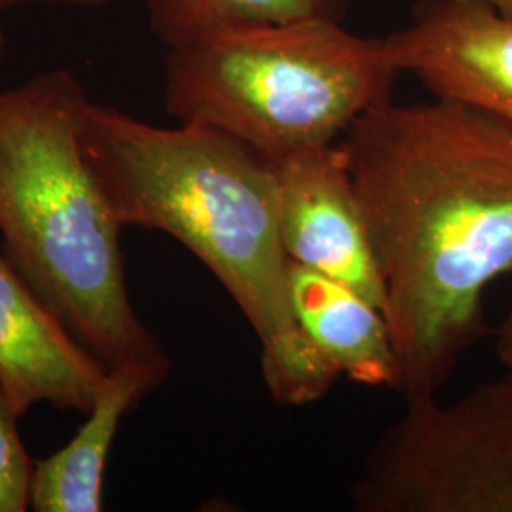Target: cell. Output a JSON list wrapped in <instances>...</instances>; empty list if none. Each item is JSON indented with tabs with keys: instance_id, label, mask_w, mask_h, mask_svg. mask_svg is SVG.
<instances>
[{
	"instance_id": "obj_1",
	"label": "cell",
	"mask_w": 512,
	"mask_h": 512,
	"mask_svg": "<svg viewBox=\"0 0 512 512\" xmlns=\"http://www.w3.org/2000/svg\"><path fill=\"white\" fill-rule=\"evenodd\" d=\"M340 145L384 277L397 389L437 395L488 334V285L512 272V129L448 99H389Z\"/></svg>"
},
{
	"instance_id": "obj_2",
	"label": "cell",
	"mask_w": 512,
	"mask_h": 512,
	"mask_svg": "<svg viewBox=\"0 0 512 512\" xmlns=\"http://www.w3.org/2000/svg\"><path fill=\"white\" fill-rule=\"evenodd\" d=\"M82 148L124 228L177 239L234 298L275 403L321 401L340 376L294 317L274 162L217 129L160 128L92 101Z\"/></svg>"
},
{
	"instance_id": "obj_3",
	"label": "cell",
	"mask_w": 512,
	"mask_h": 512,
	"mask_svg": "<svg viewBox=\"0 0 512 512\" xmlns=\"http://www.w3.org/2000/svg\"><path fill=\"white\" fill-rule=\"evenodd\" d=\"M90 99L69 71L0 92L2 251L74 338L109 370L171 361L129 298L109 200L82 148Z\"/></svg>"
},
{
	"instance_id": "obj_4",
	"label": "cell",
	"mask_w": 512,
	"mask_h": 512,
	"mask_svg": "<svg viewBox=\"0 0 512 512\" xmlns=\"http://www.w3.org/2000/svg\"><path fill=\"white\" fill-rule=\"evenodd\" d=\"M403 74L387 38L338 19L247 25L169 50L164 103L179 124L217 129L277 162L330 147L391 99Z\"/></svg>"
},
{
	"instance_id": "obj_5",
	"label": "cell",
	"mask_w": 512,
	"mask_h": 512,
	"mask_svg": "<svg viewBox=\"0 0 512 512\" xmlns=\"http://www.w3.org/2000/svg\"><path fill=\"white\" fill-rule=\"evenodd\" d=\"M355 512H512V374L450 404L406 412L366 454L351 484Z\"/></svg>"
},
{
	"instance_id": "obj_6",
	"label": "cell",
	"mask_w": 512,
	"mask_h": 512,
	"mask_svg": "<svg viewBox=\"0 0 512 512\" xmlns=\"http://www.w3.org/2000/svg\"><path fill=\"white\" fill-rule=\"evenodd\" d=\"M274 167L289 260L348 285L385 313L384 277L342 145L302 150Z\"/></svg>"
},
{
	"instance_id": "obj_7",
	"label": "cell",
	"mask_w": 512,
	"mask_h": 512,
	"mask_svg": "<svg viewBox=\"0 0 512 512\" xmlns=\"http://www.w3.org/2000/svg\"><path fill=\"white\" fill-rule=\"evenodd\" d=\"M387 42L403 73L439 99L512 129V19L476 0H420Z\"/></svg>"
},
{
	"instance_id": "obj_8",
	"label": "cell",
	"mask_w": 512,
	"mask_h": 512,
	"mask_svg": "<svg viewBox=\"0 0 512 512\" xmlns=\"http://www.w3.org/2000/svg\"><path fill=\"white\" fill-rule=\"evenodd\" d=\"M109 378L0 249V387L18 418L44 403L88 416Z\"/></svg>"
},
{
	"instance_id": "obj_9",
	"label": "cell",
	"mask_w": 512,
	"mask_h": 512,
	"mask_svg": "<svg viewBox=\"0 0 512 512\" xmlns=\"http://www.w3.org/2000/svg\"><path fill=\"white\" fill-rule=\"evenodd\" d=\"M291 304L311 346L355 384L397 389L399 359L384 311L348 285L291 262Z\"/></svg>"
},
{
	"instance_id": "obj_10",
	"label": "cell",
	"mask_w": 512,
	"mask_h": 512,
	"mask_svg": "<svg viewBox=\"0 0 512 512\" xmlns=\"http://www.w3.org/2000/svg\"><path fill=\"white\" fill-rule=\"evenodd\" d=\"M169 372L152 366L110 370L109 385L73 440L50 458L33 463L29 509L35 512L103 511V488L110 448L120 423Z\"/></svg>"
},
{
	"instance_id": "obj_11",
	"label": "cell",
	"mask_w": 512,
	"mask_h": 512,
	"mask_svg": "<svg viewBox=\"0 0 512 512\" xmlns=\"http://www.w3.org/2000/svg\"><path fill=\"white\" fill-rule=\"evenodd\" d=\"M351 0H148L154 35L169 50L220 31L296 19H342Z\"/></svg>"
},
{
	"instance_id": "obj_12",
	"label": "cell",
	"mask_w": 512,
	"mask_h": 512,
	"mask_svg": "<svg viewBox=\"0 0 512 512\" xmlns=\"http://www.w3.org/2000/svg\"><path fill=\"white\" fill-rule=\"evenodd\" d=\"M18 414L0 387V512L29 509L33 459L19 437Z\"/></svg>"
},
{
	"instance_id": "obj_13",
	"label": "cell",
	"mask_w": 512,
	"mask_h": 512,
	"mask_svg": "<svg viewBox=\"0 0 512 512\" xmlns=\"http://www.w3.org/2000/svg\"><path fill=\"white\" fill-rule=\"evenodd\" d=\"M497 355L507 372L512 374V308L497 332Z\"/></svg>"
},
{
	"instance_id": "obj_14",
	"label": "cell",
	"mask_w": 512,
	"mask_h": 512,
	"mask_svg": "<svg viewBox=\"0 0 512 512\" xmlns=\"http://www.w3.org/2000/svg\"><path fill=\"white\" fill-rule=\"evenodd\" d=\"M109 0H0V10L25 4H54V6H69V8H99Z\"/></svg>"
},
{
	"instance_id": "obj_15",
	"label": "cell",
	"mask_w": 512,
	"mask_h": 512,
	"mask_svg": "<svg viewBox=\"0 0 512 512\" xmlns=\"http://www.w3.org/2000/svg\"><path fill=\"white\" fill-rule=\"evenodd\" d=\"M488 8H492L499 16L512 19V0H476Z\"/></svg>"
},
{
	"instance_id": "obj_16",
	"label": "cell",
	"mask_w": 512,
	"mask_h": 512,
	"mask_svg": "<svg viewBox=\"0 0 512 512\" xmlns=\"http://www.w3.org/2000/svg\"><path fill=\"white\" fill-rule=\"evenodd\" d=\"M4 46H6V38H4L2 27H0V63H2V55H4Z\"/></svg>"
}]
</instances>
